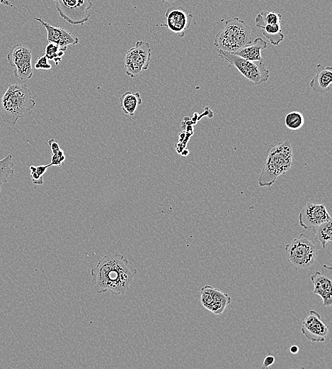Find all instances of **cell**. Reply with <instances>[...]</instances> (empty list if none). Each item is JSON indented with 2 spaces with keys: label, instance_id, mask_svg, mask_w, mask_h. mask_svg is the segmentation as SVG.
<instances>
[{
  "label": "cell",
  "instance_id": "cell-1",
  "mask_svg": "<svg viewBox=\"0 0 332 369\" xmlns=\"http://www.w3.org/2000/svg\"><path fill=\"white\" fill-rule=\"evenodd\" d=\"M137 272L123 255L109 253L91 269V275L96 292L110 291L115 295H122L129 288Z\"/></svg>",
  "mask_w": 332,
  "mask_h": 369
},
{
  "label": "cell",
  "instance_id": "cell-2",
  "mask_svg": "<svg viewBox=\"0 0 332 369\" xmlns=\"http://www.w3.org/2000/svg\"><path fill=\"white\" fill-rule=\"evenodd\" d=\"M292 160V148L288 140L271 145L266 152L258 179V185L261 187L272 186L279 176L291 168Z\"/></svg>",
  "mask_w": 332,
  "mask_h": 369
},
{
  "label": "cell",
  "instance_id": "cell-3",
  "mask_svg": "<svg viewBox=\"0 0 332 369\" xmlns=\"http://www.w3.org/2000/svg\"><path fill=\"white\" fill-rule=\"evenodd\" d=\"M35 104L26 84H9L1 99V118L13 125L34 109Z\"/></svg>",
  "mask_w": 332,
  "mask_h": 369
},
{
  "label": "cell",
  "instance_id": "cell-4",
  "mask_svg": "<svg viewBox=\"0 0 332 369\" xmlns=\"http://www.w3.org/2000/svg\"><path fill=\"white\" fill-rule=\"evenodd\" d=\"M251 41L250 26L238 17H234L227 21L224 28L216 34L214 45L217 49L234 53Z\"/></svg>",
  "mask_w": 332,
  "mask_h": 369
},
{
  "label": "cell",
  "instance_id": "cell-5",
  "mask_svg": "<svg viewBox=\"0 0 332 369\" xmlns=\"http://www.w3.org/2000/svg\"><path fill=\"white\" fill-rule=\"evenodd\" d=\"M285 251L288 263L296 270L311 268L316 263L315 243L304 233L288 243Z\"/></svg>",
  "mask_w": 332,
  "mask_h": 369
},
{
  "label": "cell",
  "instance_id": "cell-6",
  "mask_svg": "<svg viewBox=\"0 0 332 369\" xmlns=\"http://www.w3.org/2000/svg\"><path fill=\"white\" fill-rule=\"evenodd\" d=\"M217 51L218 55L229 64L228 67H236L246 79L255 84H261L268 79L270 72L263 62L248 60L220 49Z\"/></svg>",
  "mask_w": 332,
  "mask_h": 369
},
{
  "label": "cell",
  "instance_id": "cell-7",
  "mask_svg": "<svg viewBox=\"0 0 332 369\" xmlns=\"http://www.w3.org/2000/svg\"><path fill=\"white\" fill-rule=\"evenodd\" d=\"M62 18L71 25H83L87 22L93 6L91 0H53Z\"/></svg>",
  "mask_w": 332,
  "mask_h": 369
},
{
  "label": "cell",
  "instance_id": "cell-8",
  "mask_svg": "<svg viewBox=\"0 0 332 369\" xmlns=\"http://www.w3.org/2000/svg\"><path fill=\"white\" fill-rule=\"evenodd\" d=\"M151 58L149 44L144 40H138L135 45L129 49L125 57V68L126 74L135 78L142 70L148 69Z\"/></svg>",
  "mask_w": 332,
  "mask_h": 369
},
{
  "label": "cell",
  "instance_id": "cell-9",
  "mask_svg": "<svg viewBox=\"0 0 332 369\" xmlns=\"http://www.w3.org/2000/svg\"><path fill=\"white\" fill-rule=\"evenodd\" d=\"M6 59L13 68L15 77L21 80L29 79L33 74L32 51L30 48L17 43L12 46Z\"/></svg>",
  "mask_w": 332,
  "mask_h": 369
},
{
  "label": "cell",
  "instance_id": "cell-10",
  "mask_svg": "<svg viewBox=\"0 0 332 369\" xmlns=\"http://www.w3.org/2000/svg\"><path fill=\"white\" fill-rule=\"evenodd\" d=\"M331 220L324 204L307 203L298 214L301 227L306 230Z\"/></svg>",
  "mask_w": 332,
  "mask_h": 369
},
{
  "label": "cell",
  "instance_id": "cell-11",
  "mask_svg": "<svg viewBox=\"0 0 332 369\" xmlns=\"http://www.w3.org/2000/svg\"><path fill=\"white\" fill-rule=\"evenodd\" d=\"M193 17V14L184 8L172 6L165 13L166 23L160 26L167 28L179 38H183L191 24Z\"/></svg>",
  "mask_w": 332,
  "mask_h": 369
},
{
  "label": "cell",
  "instance_id": "cell-12",
  "mask_svg": "<svg viewBox=\"0 0 332 369\" xmlns=\"http://www.w3.org/2000/svg\"><path fill=\"white\" fill-rule=\"evenodd\" d=\"M202 305L212 313L219 315L231 302V297L217 288L206 285L200 289Z\"/></svg>",
  "mask_w": 332,
  "mask_h": 369
},
{
  "label": "cell",
  "instance_id": "cell-13",
  "mask_svg": "<svg viewBox=\"0 0 332 369\" xmlns=\"http://www.w3.org/2000/svg\"><path fill=\"white\" fill-rule=\"evenodd\" d=\"M301 332L311 342L325 341L328 334V326L321 319V315L315 310H310L308 316L302 321Z\"/></svg>",
  "mask_w": 332,
  "mask_h": 369
},
{
  "label": "cell",
  "instance_id": "cell-14",
  "mask_svg": "<svg viewBox=\"0 0 332 369\" xmlns=\"http://www.w3.org/2000/svg\"><path fill=\"white\" fill-rule=\"evenodd\" d=\"M45 28L48 43H54L62 47L75 45L79 43V38L67 30L56 27L44 21L40 18L34 17Z\"/></svg>",
  "mask_w": 332,
  "mask_h": 369
},
{
  "label": "cell",
  "instance_id": "cell-15",
  "mask_svg": "<svg viewBox=\"0 0 332 369\" xmlns=\"http://www.w3.org/2000/svg\"><path fill=\"white\" fill-rule=\"evenodd\" d=\"M332 67L318 64L315 75L309 82L311 89L319 94H324L331 89Z\"/></svg>",
  "mask_w": 332,
  "mask_h": 369
},
{
  "label": "cell",
  "instance_id": "cell-16",
  "mask_svg": "<svg viewBox=\"0 0 332 369\" xmlns=\"http://www.w3.org/2000/svg\"><path fill=\"white\" fill-rule=\"evenodd\" d=\"M310 278L313 284V293L321 297L324 307L331 306L332 304L331 280L319 271L315 272Z\"/></svg>",
  "mask_w": 332,
  "mask_h": 369
},
{
  "label": "cell",
  "instance_id": "cell-17",
  "mask_svg": "<svg viewBox=\"0 0 332 369\" xmlns=\"http://www.w3.org/2000/svg\"><path fill=\"white\" fill-rule=\"evenodd\" d=\"M266 47V41L258 37L233 53L248 60L263 62L261 50Z\"/></svg>",
  "mask_w": 332,
  "mask_h": 369
},
{
  "label": "cell",
  "instance_id": "cell-18",
  "mask_svg": "<svg viewBox=\"0 0 332 369\" xmlns=\"http://www.w3.org/2000/svg\"><path fill=\"white\" fill-rule=\"evenodd\" d=\"M256 27L261 30L264 37L273 45H278L284 39L285 36L282 32L280 23L268 24L257 23H256Z\"/></svg>",
  "mask_w": 332,
  "mask_h": 369
},
{
  "label": "cell",
  "instance_id": "cell-19",
  "mask_svg": "<svg viewBox=\"0 0 332 369\" xmlns=\"http://www.w3.org/2000/svg\"><path fill=\"white\" fill-rule=\"evenodd\" d=\"M142 98L139 92H127L120 97V106L122 111L133 116L138 106L142 104Z\"/></svg>",
  "mask_w": 332,
  "mask_h": 369
},
{
  "label": "cell",
  "instance_id": "cell-20",
  "mask_svg": "<svg viewBox=\"0 0 332 369\" xmlns=\"http://www.w3.org/2000/svg\"><path fill=\"white\" fill-rule=\"evenodd\" d=\"M315 235V239L318 241L323 248L332 241L331 220L324 222L311 228Z\"/></svg>",
  "mask_w": 332,
  "mask_h": 369
},
{
  "label": "cell",
  "instance_id": "cell-21",
  "mask_svg": "<svg viewBox=\"0 0 332 369\" xmlns=\"http://www.w3.org/2000/svg\"><path fill=\"white\" fill-rule=\"evenodd\" d=\"M67 47H62L54 43H48L45 47V55L48 60H53L56 65L62 61V57L64 55V51Z\"/></svg>",
  "mask_w": 332,
  "mask_h": 369
},
{
  "label": "cell",
  "instance_id": "cell-22",
  "mask_svg": "<svg viewBox=\"0 0 332 369\" xmlns=\"http://www.w3.org/2000/svg\"><path fill=\"white\" fill-rule=\"evenodd\" d=\"M13 163L12 155H7L5 158L0 159V192L1 185L7 182L8 177L13 174Z\"/></svg>",
  "mask_w": 332,
  "mask_h": 369
},
{
  "label": "cell",
  "instance_id": "cell-23",
  "mask_svg": "<svg viewBox=\"0 0 332 369\" xmlns=\"http://www.w3.org/2000/svg\"><path fill=\"white\" fill-rule=\"evenodd\" d=\"M304 123L302 114L297 111L288 113L285 117V124L291 131L299 130L303 126Z\"/></svg>",
  "mask_w": 332,
  "mask_h": 369
},
{
  "label": "cell",
  "instance_id": "cell-24",
  "mask_svg": "<svg viewBox=\"0 0 332 369\" xmlns=\"http://www.w3.org/2000/svg\"><path fill=\"white\" fill-rule=\"evenodd\" d=\"M281 15L278 13L268 11H261L255 17V23H263L268 24L280 23Z\"/></svg>",
  "mask_w": 332,
  "mask_h": 369
},
{
  "label": "cell",
  "instance_id": "cell-25",
  "mask_svg": "<svg viewBox=\"0 0 332 369\" xmlns=\"http://www.w3.org/2000/svg\"><path fill=\"white\" fill-rule=\"evenodd\" d=\"M65 160L64 151L60 148L57 152L52 153V158L50 165L62 166Z\"/></svg>",
  "mask_w": 332,
  "mask_h": 369
},
{
  "label": "cell",
  "instance_id": "cell-26",
  "mask_svg": "<svg viewBox=\"0 0 332 369\" xmlns=\"http://www.w3.org/2000/svg\"><path fill=\"white\" fill-rule=\"evenodd\" d=\"M36 70H47L52 68V65L49 63L48 59L44 55L38 58L34 65Z\"/></svg>",
  "mask_w": 332,
  "mask_h": 369
},
{
  "label": "cell",
  "instance_id": "cell-27",
  "mask_svg": "<svg viewBox=\"0 0 332 369\" xmlns=\"http://www.w3.org/2000/svg\"><path fill=\"white\" fill-rule=\"evenodd\" d=\"M30 175L34 184L41 185L43 183L42 176L38 175L35 170L30 169Z\"/></svg>",
  "mask_w": 332,
  "mask_h": 369
},
{
  "label": "cell",
  "instance_id": "cell-28",
  "mask_svg": "<svg viewBox=\"0 0 332 369\" xmlns=\"http://www.w3.org/2000/svg\"><path fill=\"white\" fill-rule=\"evenodd\" d=\"M50 167V164L45 165H39V166H30L29 169H32L35 170L38 175L40 176H43V175L46 172L47 168Z\"/></svg>",
  "mask_w": 332,
  "mask_h": 369
},
{
  "label": "cell",
  "instance_id": "cell-29",
  "mask_svg": "<svg viewBox=\"0 0 332 369\" xmlns=\"http://www.w3.org/2000/svg\"><path fill=\"white\" fill-rule=\"evenodd\" d=\"M275 362V357L273 356L269 355L267 356L263 361V366L265 368H268L269 366L272 365Z\"/></svg>",
  "mask_w": 332,
  "mask_h": 369
},
{
  "label": "cell",
  "instance_id": "cell-30",
  "mask_svg": "<svg viewBox=\"0 0 332 369\" xmlns=\"http://www.w3.org/2000/svg\"><path fill=\"white\" fill-rule=\"evenodd\" d=\"M48 144L51 148L52 153H54L60 149L58 143L55 139L49 140Z\"/></svg>",
  "mask_w": 332,
  "mask_h": 369
},
{
  "label": "cell",
  "instance_id": "cell-31",
  "mask_svg": "<svg viewBox=\"0 0 332 369\" xmlns=\"http://www.w3.org/2000/svg\"><path fill=\"white\" fill-rule=\"evenodd\" d=\"M290 351L292 354H296L299 351V347L297 346H296V345L291 346L290 348Z\"/></svg>",
  "mask_w": 332,
  "mask_h": 369
},
{
  "label": "cell",
  "instance_id": "cell-32",
  "mask_svg": "<svg viewBox=\"0 0 332 369\" xmlns=\"http://www.w3.org/2000/svg\"><path fill=\"white\" fill-rule=\"evenodd\" d=\"M0 4L13 6L12 4H11V2L8 0H0Z\"/></svg>",
  "mask_w": 332,
  "mask_h": 369
},
{
  "label": "cell",
  "instance_id": "cell-33",
  "mask_svg": "<svg viewBox=\"0 0 332 369\" xmlns=\"http://www.w3.org/2000/svg\"><path fill=\"white\" fill-rule=\"evenodd\" d=\"M176 0H161L162 2L171 3Z\"/></svg>",
  "mask_w": 332,
  "mask_h": 369
},
{
  "label": "cell",
  "instance_id": "cell-34",
  "mask_svg": "<svg viewBox=\"0 0 332 369\" xmlns=\"http://www.w3.org/2000/svg\"><path fill=\"white\" fill-rule=\"evenodd\" d=\"M0 253H1V250H0Z\"/></svg>",
  "mask_w": 332,
  "mask_h": 369
}]
</instances>
